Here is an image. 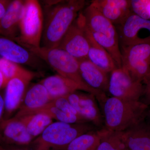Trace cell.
Wrapping results in <instances>:
<instances>
[{
  "instance_id": "cell-1",
  "label": "cell",
  "mask_w": 150,
  "mask_h": 150,
  "mask_svg": "<svg viewBox=\"0 0 150 150\" xmlns=\"http://www.w3.org/2000/svg\"><path fill=\"white\" fill-rule=\"evenodd\" d=\"M104 128L122 132L144 121L149 106L139 101L127 100L111 96L100 104Z\"/></svg>"
},
{
  "instance_id": "cell-2",
  "label": "cell",
  "mask_w": 150,
  "mask_h": 150,
  "mask_svg": "<svg viewBox=\"0 0 150 150\" xmlns=\"http://www.w3.org/2000/svg\"><path fill=\"white\" fill-rule=\"evenodd\" d=\"M85 5L84 1L60 2L49 11L43 28L42 47L58 48Z\"/></svg>"
},
{
  "instance_id": "cell-3",
  "label": "cell",
  "mask_w": 150,
  "mask_h": 150,
  "mask_svg": "<svg viewBox=\"0 0 150 150\" xmlns=\"http://www.w3.org/2000/svg\"><path fill=\"white\" fill-rule=\"evenodd\" d=\"M27 49L46 62L59 75L74 81L81 91L93 94L100 104L107 98L106 94L91 88L85 83L81 75L79 61L66 51L59 48H48L41 46Z\"/></svg>"
},
{
  "instance_id": "cell-4",
  "label": "cell",
  "mask_w": 150,
  "mask_h": 150,
  "mask_svg": "<svg viewBox=\"0 0 150 150\" xmlns=\"http://www.w3.org/2000/svg\"><path fill=\"white\" fill-rule=\"evenodd\" d=\"M94 129L89 123L53 122L32 143L35 150H64L77 137Z\"/></svg>"
},
{
  "instance_id": "cell-5",
  "label": "cell",
  "mask_w": 150,
  "mask_h": 150,
  "mask_svg": "<svg viewBox=\"0 0 150 150\" xmlns=\"http://www.w3.org/2000/svg\"><path fill=\"white\" fill-rule=\"evenodd\" d=\"M43 15L40 3L27 0L20 23V34L16 43L26 48L40 46L43 32Z\"/></svg>"
},
{
  "instance_id": "cell-6",
  "label": "cell",
  "mask_w": 150,
  "mask_h": 150,
  "mask_svg": "<svg viewBox=\"0 0 150 150\" xmlns=\"http://www.w3.org/2000/svg\"><path fill=\"white\" fill-rule=\"evenodd\" d=\"M121 52V67L145 84L150 78V43L122 46Z\"/></svg>"
},
{
  "instance_id": "cell-7",
  "label": "cell",
  "mask_w": 150,
  "mask_h": 150,
  "mask_svg": "<svg viewBox=\"0 0 150 150\" xmlns=\"http://www.w3.org/2000/svg\"><path fill=\"white\" fill-rule=\"evenodd\" d=\"M144 86L135 80L122 67L110 73L108 92L111 96L127 100L139 101L143 95Z\"/></svg>"
},
{
  "instance_id": "cell-8",
  "label": "cell",
  "mask_w": 150,
  "mask_h": 150,
  "mask_svg": "<svg viewBox=\"0 0 150 150\" xmlns=\"http://www.w3.org/2000/svg\"><path fill=\"white\" fill-rule=\"evenodd\" d=\"M58 48L66 51L78 61L88 59L90 43L84 28L82 13H79Z\"/></svg>"
},
{
  "instance_id": "cell-9",
  "label": "cell",
  "mask_w": 150,
  "mask_h": 150,
  "mask_svg": "<svg viewBox=\"0 0 150 150\" xmlns=\"http://www.w3.org/2000/svg\"><path fill=\"white\" fill-rule=\"evenodd\" d=\"M119 33L122 46L150 43V20L132 12L120 25Z\"/></svg>"
},
{
  "instance_id": "cell-10",
  "label": "cell",
  "mask_w": 150,
  "mask_h": 150,
  "mask_svg": "<svg viewBox=\"0 0 150 150\" xmlns=\"http://www.w3.org/2000/svg\"><path fill=\"white\" fill-rule=\"evenodd\" d=\"M34 139L29 134L21 121L16 117L2 119L0 121V146L10 148L14 146H26Z\"/></svg>"
},
{
  "instance_id": "cell-11",
  "label": "cell",
  "mask_w": 150,
  "mask_h": 150,
  "mask_svg": "<svg viewBox=\"0 0 150 150\" xmlns=\"http://www.w3.org/2000/svg\"><path fill=\"white\" fill-rule=\"evenodd\" d=\"M66 97L79 114L93 126L101 127L103 125V116L93 94L76 91Z\"/></svg>"
},
{
  "instance_id": "cell-12",
  "label": "cell",
  "mask_w": 150,
  "mask_h": 150,
  "mask_svg": "<svg viewBox=\"0 0 150 150\" xmlns=\"http://www.w3.org/2000/svg\"><path fill=\"white\" fill-rule=\"evenodd\" d=\"M1 58L18 65H25L33 68L39 67L38 57L13 40L0 35Z\"/></svg>"
},
{
  "instance_id": "cell-13",
  "label": "cell",
  "mask_w": 150,
  "mask_h": 150,
  "mask_svg": "<svg viewBox=\"0 0 150 150\" xmlns=\"http://www.w3.org/2000/svg\"><path fill=\"white\" fill-rule=\"evenodd\" d=\"M30 80L22 78H13L8 81L5 87L4 96V110L3 119L11 118V115L20 107L27 86Z\"/></svg>"
},
{
  "instance_id": "cell-14",
  "label": "cell",
  "mask_w": 150,
  "mask_h": 150,
  "mask_svg": "<svg viewBox=\"0 0 150 150\" xmlns=\"http://www.w3.org/2000/svg\"><path fill=\"white\" fill-rule=\"evenodd\" d=\"M25 1H12L0 21V35L17 42L20 34V23Z\"/></svg>"
},
{
  "instance_id": "cell-15",
  "label": "cell",
  "mask_w": 150,
  "mask_h": 150,
  "mask_svg": "<svg viewBox=\"0 0 150 150\" xmlns=\"http://www.w3.org/2000/svg\"><path fill=\"white\" fill-rule=\"evenodd\" d=\"M91 4L113 25H120L132 12L129 0H94Z\"/></svg>"
},
{
  "instance_id": "cell-16",
  "label": "cell",
  "mask_w": 150,
  "mask_h": 150,
  "mask_svg": "<svg viewBox=\"0 0 150 150\" xmlns=\"http://www.w3.org/2000/svg\"><path fill=\"white\" fill-rule=\"evenodd\" d=\"M82 13L86 27L91 32L119 40L114 25L91 4Z\"/></svg>"
},
{
  "instance_id": "cell-17",
  "label": "cell",
  "mask_w": 150,
  "mask_h": 150,
  "mask_svg": "<svg viewBox=\"0 0 150 150\" xmlns=\"http://www.w3.org/2000/svg\"><path fill=\"white\" fill-rule=\"evenodd\" d=\"M81 77L91 88L101 92H108L109 77L108 73L100 69L88 59L79 61Z\"/></svg>"
},
{
  "instance_id": "cell-18",
  "label": "cell",
  "mask_w": 150,
  "mask_h": 150,
  "mask_svg": "<svg viewBox=\"0 0 150 150\" xmlns=\"http://www.w3.org/2000/svg\"><path fill=\"white\" fill-rule=\"evenodd\" d=\"M145 120L122 131L127 150H150V127Z\"/></svg>"
},
{
  "instance_id": "cell-19",
  "label": "cell",
  "mask_w": 150,
  "mask_h": 150,
  "mask_svg": "<svg viewBox=\"0 0 150 150\" xmlns=\"http://www.w3.org/2000/svg\"><path fill=\"white\" fill-rule=\"evenodd\" d=\"M83 20L84 28L90 43L88 59L100 69L110 74L118 67L110 54L94 39L91 33L86 27L83 16Z\"/></svg>"
},
{
  "instance_id": "cell-20",
  "label": "cell",
  "mask_w": 150,
  "mask_h": 150,
  "mask_svg": "<svg viewBox=\"0 0 150 150\" xmlns=\"http://www.w3.org/2000/svg\"><path fill=\"white\" fill-rule=\"evenodd\" d=\"M40 83L46 88L51 100L81 90L74 81L59 74L48 76Z\"/></svg>"
},
{
  "instance_id": "cell-21",
  "label": "cell",
  "mask_w": 150,
  "mask_h": 150,
  "mask_svg": "<svg viewBox=\"0 0 150 150\" xmlns=\"http://www.w3.org/2000/svg\"><path fill=\"white\" fill-rule=\"evenodd\" d=\"M51 99L48 91L40 83L32 86L25 93L18 112L15 116L36 110L48 104Z\"/></svg>"
},
{
  "instance_id": "cell-22",
  "label": "cell",
  "mask_w": 150,
  "mask_h": 150,
  "mask_svg": "<svg viewBox=\"0 0 150 150\" xmlns=\"http://www.w3.org/2000/svg\"><path fill=\"white\" fill-rule=\"evenodd\" d=\"M16 118L21 121L28 134L34 139L42 134L53 123V120L48 115L41 113L28 114Z\"/></svg>"
},
{
  "instance_id": "cell-23",
  "label": "cell",
  "mask_w": 150,
  "mask_h": 150,
  "mask_svg": "<svg viewBox=\"0 0 150 150\" xmlns=\"http://www.w3.org/2000/svg\"><path fill=\"white\" fill-rule=\"evenodd\" d=\"M43 113L50 116L53 119H55L57 121L68 123H90L87 120L80 115H72L62 111L61 109L54 106L49 102L43 107L36 110H31L25 112L16 117H20L23 115L35 113Z\"/></svg>"
},
{
  "instance_id": "cell-24",
  "label": "cell",
  "mask_w": 150,
  "mask_h": 150,
  "mask_svg": "<svg viewBox=\"0 0 150 150\" xmlns=\"http://www.w3.org/2000/svg\"><path fill=\"white\" fill-rule=\"evenodd\" d=\"M97 132L100 141L96 150H128L123 132L111 131L104 127Z\"/></svg>"
},
{
  "instance_id": "cell-25",
  "label": "cell",
  "mask_w": 150,
  "mask_h": 150,
  "mask_svg": "<svg viewBox=\"0 0 150 150\" xmlns=\"http://www.w3.org/2000/svg\"><path fill=\"white\" fill-rule=\"evenodd\" d=\"M0 72L2 74L6 85L8 81L16 77L22 78L31 81L37 74L26 69L15 63L0 57Z\"/></svg>"
},
{
  "instance_id": "cell-26",
  "label": "cell",
  "mask_w": 150,
  "mask_h": 150,
  "mask_svg": "<svg viewBox=\"0 0 150 150\" xmlns=\"http://www.w3.org/2000/svg\"><path fill=\"white\" fill-rule=\"evenodd\" d=\"M90 33L97 43L102 46L110 54L118 68H121L122 67V56L121 50L119 46V40L105 36L102 34Z\"/></svg>"
},
{
  "instance_id": "cell-27",
  "label": "cell",
  "mask_w": 150,
  "mask_h": 150,
  "mask_svg": "<svg viewBox=\"0 0 150 150\" xmlns=\"http://www.w3.org/2000/svg\"><path fill=\"white\" fill-rule=\"evenodd\" d=\"M99 141L97 131L93 130L77 137L64 150H96Z\"/></svg>"
},
{
  "instance_id": "cell-28",
  "label": "cell",
  "mask_w": 150,
  "mask_h": 150,
  "mask_svg": "<svg viewBox=\"0 0 150 150\" xmlns=\"http://www.w3.org/2000/svg\"><path fill=\"white\" fill-rule=\"evenodd\" d=\"M131 11L133 13L146 19L150 20V1H131Z\"/></svg>"
},
{
  "instance_id": "cell-29",
  "label": "cell",
  "mask_w": 150,
  "mask_h": 150,
  "mask_svg": "<svg viewBox=\"0 0 150 150\" xmlns=\"http://www.w3.org/2000/svg\"><path fill=\"white\" fill-rule=\"evenodd\" d=\"M50 102L54 106L67 113L72 115H80L73 107L66 97L58 98L53 100Z\"/></svg>"
},
{
  "instance_id": "cell-30",
  "label": "cell",
  "mask_w": 150,
  "mask_h": 150,
  "mask_svg": "<svg viewBox=\"0 0 150 150\" xmlns=\"http://www.w3.org/2000/svg\"><path fill=\"white\" fill-rule=\"evenodd\" d=\"M144 85V92L140 101L149 106L150 105V78Z\"/></svg>"
},
{
  "instance_id": "cell-31",
  "label": "cell",
  "mask_w": 150,
  "mask_h": 150,
  "mask_svg": "<svg viewBox=\"0 0 150 150\" xmlns=\"http://www.w3.org/2000/svg\"><path fill=\"white\" fill-rule=\"evenodd\" d=\"M12 1L0 0V21L2 18Z\"/></svg>"
},
{
  "instance_id": "cell-32",
  "label": "cell",
  "mask_w": 150,
  "mask_h": 150,
  "mask_svg": "<svg viewBox=\"0 0 150 150\" xmlns=\"http://www.w3.org/2000/svg\"><path fill=\"white\" fill-rule=\"evenodd\" d=\"M4 110V97L1 93H0V121L2 119Z\"/></svg>"
},
{
  "instance_id": "cell-33",
  "label": "cell",
  "mask_w": 150,
  "mask_h": 150,
  "mask_svg": "<svg viewBox=\"0 0 150 150\" xmlns=\"http://www.w3.org/2000/svg\"><path fill=\"white\" fill-rule=\"evenodd\" d=\"M6 83L4 77L1 73L0 72V90L5 88Z\"/></svg>"
},
{
  "instance_id": "cell-34",
  "label": "cell",
  "mask_w": 150,
  "mask_h": 150,
  "mask_svg": "<svg viewBox=\"0 0 150 150\" xmlns=\"http://www.w3.org/2000/svg\"><path fill=\"white\" fill-rule=\"evenodd\" d=\"M145 120L150 127V110H148L147 114Z\"/></svg>"
},
{
  "instance_id": "cell-35",
  "label": "cell",
  "mask_w": 150,
  "mask_h": 150,
  "mask_svg": "<svg viewBox=\"0 0 150 150\" xmlns=\"http://www.w3.org/2000/svg\"><path fill=\"white\" fill-rule=\"evenodd\" d=\"M0 150H22L20 149H10V148H7L4 147L0 146Z\"/></svg>"
}]
</instances>
